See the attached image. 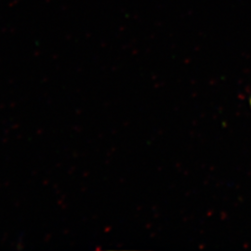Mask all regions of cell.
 <instances>
[]
</instances>
